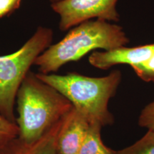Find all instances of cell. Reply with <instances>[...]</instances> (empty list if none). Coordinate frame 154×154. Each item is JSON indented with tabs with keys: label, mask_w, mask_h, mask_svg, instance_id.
Here are the masks:
<instances>
[{
	"label": "cell",
	"mask_w": 154,
	"mask_h": 154,
	"mask_svg": "<svg viewBox=\"0 0 154 154\" xmlns=\"http://www.w3.org/2000/svg\"><path fill=\"white\" fill-rule=\"evenodd\" d=\"M16 102L17 139L25 144H32L43 137L73 108L68 99L31 71L19 88Z\"/></svg>",
	"instance_id": "1"
},
{
	"label": "cell",
	"mask_w": 154,
	"mask_h": 154,
	"mask_svg": "<svg viewBox=\"0 0 154 154\" xmlns=\"http://www.w3.org/2000/svg\"><path fill=\"white\" fill-rule=\"evenodd\" d=\"M36 75L68 99L90 126L103 128L113 124L114 119L109 110V102L121 82L119 70H113L103 77H89L76 72Z\"/></svg>",
	"instance_id": "2"
},
{
	"label": "cell",
	"mask_w": 154,
	"mask_h": 154,
	"mask_svg": "<svg viewBox=\"0 0 154 154\" xmlns=\"http://www.w3.org/2000/svg\"><path fill=\"white\" fill-rule=\"evenodd\" d=\"M129 42L122 26L100 19L88 20L75 26L57 44L50 45L34 64L41 74H51L91 51H109L125 47Z\"/></svg>",
	"instance_id": "3"
},
{
	"label": "cell",
	"mask_w": 154,
	"mask_h": 154,
	"mask_svg": "<svg viewBox=\"0 0 154 154\" xmlns=\"http://www.w3.org/2000/svg\"><path fill=\"white\" fill-rule=\"evenodd\" d=\"M51 29L39 26L22 47L11 54L0 57V113L16 123L14 107L17 92L36 59L51 45Z\"/></svg>",
	"instance_id": "4"
},
{
	"label": "cell",
	"mask_w": 154,
	"mask_h": 154,
	"mask_svg": "<svg viewBox=\"0 0 154 154\" xmlns=\"http://www.w3.org/2000/svg\"><path fill=\"white\" fill-rule=\"evenodd\" d=\"M119 0H59L51 5L60 16L59 29L66 31L76 25L96 18L106 22H119L116 9Z\"/></svg>",
	"instance_id": "5"
},
{
	"label": "cell",
	"mask_w": 154,
	"mask_h": 154,
	"mask_svg": "<svg viewBox=\"0 0 154 154\" xmlns=\"http://www.w3.org/2000/svg\"><path fill=\"white\" fill-rule=\"evenodd\" d=\"M154 55V44L136 47H122L109 51H95L88 57L92 66L106 70L119 64L133 65L144 62Z\"/></svg>",
	"instance_id": "6"
},
{
	"label": "cell",
	"mask_w": 154,
	"mask_h": 154,
	"mask_svg": "<svg viewBox=\"0 0 154 154\" xmlns=\"http://www.w3.org/2000/svg\"><path fill=\"white\" fill-rule=\"evenodd\" d=\"M89 124L74 107L62 121L56 138L57 154H77L85 139Z\"/></svg>",
	"instance_id": "7"
},
{
	"label": "cell",
	"mask_w": 154,
	"mask_h": 154,
	"mask_svg": "<svg viewBox=\"0 0 154 154\" xmlns=\"http://www.w3.org/2000/svg\"><path fill=\"white\" fill-rule=\"evenodd\" d=\"M63 119L35 143L25 144L17 138L1 146L0 154H57L56 138Z\"/></svg>",
	"instance_id": "8"
},
{
	"label": "cell",
	"mask_w": 154,
	"mask_h": 154,
	"mask_svg": "<svg viewBox=\"0 0 154 154\" xmlns=\"http://www.w3.org/2000/svg\"><path fill=\"white\" fill-rule=\"evenodd\" d=\"M101 127L89 126L85 139L77 154H115L116 151L111 149L102 141Z\"/></svg>",
	"instance_id": "9"
},
{
	"label": "cell",
	"mask_w": 154,
	"mask_h": 154,
	"mask_svg": "<svg viewBox=\"0 0 154 154\" xmlns=\"http://www.w3.org/2000/svg\"><path fill=\"white\" fill-rule=\"evenodd\" d=\"M115 154H154V133L149 131L140 139Z\"/></svg>",
	"instance_id": "10"
},
{
	"label": "cell",
	"mask_w": 154,
	"mask_h": 154,
	"mask_svg": "<svg viewBox=\"0 0 154 154\" xmlns=\"http://www.w3.org/2000/svg\"><path fill=\"white\" fill-rule=\"evenodd\" d=\"M19 128L16 123L11 122L0 113V147L18 137Z\"/></svg>",
	"instance_id": "11"
},
{
	"label": "cell",
	"mask_w": 154,
	"mask_h": 154,
	"mask_svg": "<svg viewBox=\"0 0 154 154\" xmlns=\"http://www.w3.org/2000/svg\"><path fill=\"white\" fill-rule=\"evenodd\" d=\"M131 68L140 79L154 83V55L144 62L133 65Z\"/></svg>",
	"instance_id": "12"
},
{
	"label": "cell",
	"mask_w": 154,
	"mask_h": 154,
	"mask_svg": "<svg viewBox=\"0 0 154 154\" xmlns=\"http://www.w3.org/2000/svg\"><path fill=\"white\" fill-rule=\"evenodd\" d=\"M138 124L154 133V100L142 110L138 119Z\"/></svg>",
	"instance_id": "13"
},
{
	"label": "cell",
	"mask_w": 154,
	"mask_h": 154,
	"mask_svg": "<svg viewBox=\"0 0 154 154\" xmlns=\"http://www.w3.org/2000/svg\"><path fill=\"white\" fill-rule=\"evenodd\" d=\"M22 0H0V19L8 17L20 7Z\"/></svg>",
	"instance_id": "14"
},
{
	"label": "cell",
	"mask_w": 154,
	"mask_h": 154,
	"mask_svg": "<svg viewBox=\"0 0 154 154\" xmlns=\"http://www.w3.org/2000/svg\"><path fill=\"white\" fill-rule=\"evenodd\" d=\"M49 1H50V2H51V4H52V3L57 2H58V1H59V0H49Z\"/></svg>",
	"instance_id": "15"
}]
</instances>
